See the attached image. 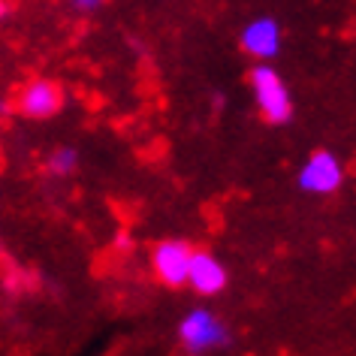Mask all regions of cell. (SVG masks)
Wrapping results in <instances>:
<instances>
[{
  "label": "cell",
  "mask_w": 356,
  "mask_h": 356,
  "mask_svg": "<svg viewBox=\"0 0 356 356\" xmlns=\"http://www.w3.org/2000/svg\"><path fill=\"white\" fill-rule=\"evenodd\" d=\"M248 82H251L254 106L266 124L281 127V124H287L293 118V94H290L287 82L281 79V73L272 67V60L257 64L251 70V79H248Z\"/></svg>",
  "instance_id": "obj_1"
},
{
  "label": "cell",
  "mask_w": 356,
  "mask_h": 356,
  "mask_svg": "<svg viewBox=\"0 0 356 356\" xmlns=\"http://www.w3.org/2000/svg\"><path fill=\"white\" fill-rule=\"evenodd\" d=\"M6 112H10V103H6L3 97H0V115H6Z\"/></svg>",
  "instance_id": "obj_11"
},
{
  "label": "cell",
  "mask_w": 356,
  "mask_h": 356,
  "mask_svg": "<svg viewBox=\"0 0 356 356\" xmlns=\"http://www.w3.org/2000/svg\"><path fill=\"white\" fill-rule=\"evenodd\" d=\"M175 335H178V344H181L184 353L202 356V353H211L229 341V326L211 308H193L178 320Z\"/></svg>",
  "instance_id": "obj_2"
},
{
  "label": "cell",
  "mask_w": 356,
  "mask_h": 356,
  "mask_svg": "<svg viewBox=\"0 0 356 356\" xmlns=\"http://www.w3.org/2000/svg\"><path fill=\"white\" fill-rule=\"evenodd\" d=\"M229 284V275H227V266L218 260L215 254L209 251H197L193 248L191 254V266H188V281H184V287H191L197 296H220V293L227 290Z\"/></svg>",
  "instance_id": "obj_6"
},
{
  "label": "cell",
  "mask_w": 356,
  "mask_h": 356,
  "mask_svg": "<svg viewBox=\"0 0 356 356\" xmlns=\"http://www.w3.org/2000/svg\"><path fill=\"white\" fill-rule=\"evenodd\" d=\"M6 15H10V3H6V0H0V22H3Z\"/></svg>",
  "instance_id": "obj_10"
},
{
  "label": "cell",
  "mask_w": 356,
  "mask_h": 356,
  "mask_svg": "<svg viewBox=\"0 0 356 356\" xmlns=\"http://www.w3.org/2000/svg\"><path fill=\"white\" fill-rule=\"evenodd\" d=\"M193 245H188L184 238H163L154 245L151 251V272L157 275L160 284L166 287H184L188 281V266H191Z\"/></svg>",
  "instance_id": "obj_5"
},
{
  "label": "cell",
  "mask_w": 356,
  "mask_h": 356,
  "mask_svg": "<svg viewBox=\"0 0 356 356\" xmlns=\"http://www.w3.org/2000/svg\"><path fill=\"white\" fill-rule=\"evenodd\" d=\"M347 181V166L344 160L329 148H317L302 160L299 172H296V184L302 193H311V197H332L344 188Z\"/></svg>",
  "instance_id": "obj_3"
},
{
  "label": "cell",
  "mask_w": 356,
  "mask_h": 356,
  "mask_svg": "<svg viewBox=\"0 0 356 356\" xmlns=\"http://www.w3.org/2000/svg\"><path fill=\"white\" fill-rule=\"evenodd\" d=\"M15 112L28 121H49L64 109V88L55 79H31L15 94Z\"/></svg>",
  "instance_id": "obj_4"
},
{
  "label": "cell",
  "mask_w": 356,
  "mask_h": 356,
  "mask_svg": "<svg viewBox=\"0 0 356 356\" xmlns=\"http://www.w3.org/2000/svg\"><path fill=\"white\" fill-rule=\"evenodd\" d=\"M106 3V0H70V6H73L76 13H85V15H91V13H97L100 6Z\"/></svg>",
  "instance_id": "obj_9"
},
{
  "label": "cell",
  "mask_w": 356,
  "mask_h": 356,
  "mask_svg": "<svg viewBox=\"0 0 356 356\" xmlns=\"http://www.w3.org/2000/svg\"><path fill=\"white\" fill-rule=\"evenodd\" d=\"M238 46H242L245 55H251L254 60H266L278 58L281 51V24L272 19V15H260V19H251L238 33Z\"/></svg>",
  "instance_id": "obj_7"
},
{
  "label": "cell",
  "mask_w": 356,
  "mask_h": 356,
  "mask_svg": "<svg viewBox=\"0 0 356 356\" xmlns=\"http://www.w3.org/2000/svg\"><path fill=\"white\" fill-rule=\"evenodd\" d=\"M46 169H49V175H55V178L73 175L76 169H79V151L70 148V145L51 148V154L46 157Z\"/></svg>",
  "instance_id": "obj_8"
}]
</instances>
